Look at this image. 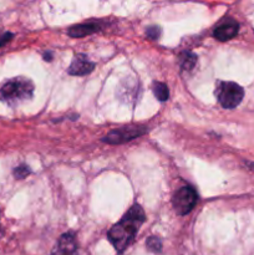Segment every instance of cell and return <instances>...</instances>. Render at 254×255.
Returning <instances> with one entry per match:
<instances>
[{
	"instance_id": "cell-1",
	"label": "cell",
	"mask_w": 254,
	"mask_h": 255,
	"mask_svg": "<svg viewBox=\"0 0 254 255\" xmlns=\"http://www.w3.org/2000/svg\"><path fill=\"white\" fill-rule=\"evenodd\" d=\"M144 219H146V216H144L143 209L138 204H134L122 217L121 221L110 229L107 237L119 253L126 251L129 244L133 242L139 227L144 223Z\"/></svg>"
},
{
	"instance_id": "cell-2",
	"label": "cell",
	"mask_w": 254,
	"mask_h": 255,
	"mask_svg": "<svg viewBox=\"0 0 254 255\" xmlns=\"http://www.w3.org/2000/svg\"><path fill=\"white\" fill-rule=\"evenodd\" d=\"M34 94V84L25 77H15L0 87V100L9 106H16L30 100Z\"/></svg>"
},
{
	"instance_id": "cell-3",
	"label": "cell",
	"mask_w": 254,
	"mask_h": 255,
	"mask_svg": "<svg viewBox=\"0 0 254 255\" xmlns=\"http://www.w3.org/2000/svg\"><path fill=\"white\" fill-rule=\"evenodd\" d=\"M216 96L224 109H236L244 97V90L236 82H218L216 87Z\"/></svg>"
},
{
	"instance_id": "cell-4",
	"label": "cell",
	"mask_w": 254,
	"mask_h": 255,
	"mask_svg": "<svg viewBox=\"0 0 254 255\" xmlns=\"http://www.w3.org/2000/svg\"><path fill=\"white\" fill-rule=\"evenodd\" d=\"M197 193L192 187H182L181 189L174 193L172 203H173L174 211L179 216L189 213L197 203Z\"/></svg>"
},
{
	"instance_id": "cell-5",
	"label": "cell",
	"mask_w": 254,
	"mask_h": 255,
	"mask_svg": "<svg viewBox=\"0 0 254 255\" xmlns=\"http://www.w3.org/2000/svg\"><path fill=\"white\" fill-rule=\"evenodd\" d=\"M146 131L147 129L144 127H128V128L115 129V131L110 132L106 137H104L102 141L111 144H120L142 136L143 133H146Z\"/></svg>"
},
{
	"instance_id": "cell-6",
	"label": "cell",
	"mask_w": 254,
	"mask_h": 255,
	"mask_svg": "<svg viewBox=\"0 0 254 255\" xmlns=\"http://www.w3.org/2000/svg\"><path fill=\"white\" fill-rule=\"evenodd\" d=\"M50 255H79L77 254V244L76 241H75L74 234H62Z\"/></svg>"
},
{
	"instance_id": "cell-7",
	"label": "cell",
	"mask_w": 254,
	"mask_h": 255,
	"mask_svg": "<svg viewBox=\"0 0 254 255\" xmlns=\"http://www.w3.org/2000/svg\"><path fill=\"white\" fill-rule=\"evenodd\" d=\"M239 24L233 19H227L214 29V37L219 41H227L238 34Z\"/></svg>"
},
{
	"instance_id": "cell-8",
	"label": "cell",
	"mask_w": 254,
	"mask_h": 255,
	"mask_svg": "<svg viewBox=\"0 0 254 255\" xmlns=\"http://www.w3.org/2000/svg\"><path fill=\"white\" fill-rule=\"evenodd\" d=\"M95 64L87 59L85 55L79 54L74 57L71 65L69 66V74L74 75V76H82V75H87L94 70Z\"/></svg>"
},
{
	"instance_id": "cell-9",
	"label": "cell",
	"mask_w": 254,
	"mask_h": 255,
	"mask_svg": "<svg viewBox=\"0 0 254 255\" xmlns=\"http://www.w3.org/2000/svg\"><path fill=\"white\" fill-rule=\"evenodd\" d=\"M99 30L100 26L96 22H87V24H80L70 27L69 35L72 37H82L86 36V35L92 34V32L99 31Z\"/></svg>"
},
{
	"instance_id": "cell-10",
	"label": "cell",
	"mask_w": 254,
	"mask_h": 255,
	"mask_svg": "<svg viewBox=\"0 0 254 255\" xmlns=\"http://www.w3.org/2000/svg\"><path fill=\"white\" fill-rule=\"evenodd\" d=\"M152 90H153V94L159 101H167L169 97V91H168V87L167 85H164L163 82H158V81H154L153 85H152Z\"/></svg>"
},
{
	"instance_id": "cell-11",
	"label": "cell",
	"mask_w": 254,
	"mask_h": 255,
	"mask_svg": "<svg viewBox=\"0 0 254 255\" xmlns=\"http://www.w3.org/2000/svg\"><path fill=\"white\" fill-rule=\"evenodd\" d=\"M196 62L197 56L189 51H184L183 54H181V56H179V64H181V67L183 70H186V71H189V70L193 69Z\"/></svg>"
},
{
	"instance_id": "cell-12",
	"label": "cell",
	"mask_w": 254,
	"mask_h": 255,
	"mask_svg": "<svg viewBox=\"0 0 254 255\" xmlns=\"http://www.w3.org/2000/svg\"><path fill=\"white\" fill-rule=\"evenodd\" d=\"M147 248L149 249L153 253H159L162 251V242L161 239L157 238V237H151L149 239H147Z\"/></svg>"
},
{
	"instance_id": "cell-13",
	"label": "cell",
	"mask_w": 254,
	"mask_h": 255,
	"mask_svg": "<svg viewBox=\"0 0 254 255\" xmlns=\"http://www.w3.org/2000/svg\"><path fill=\"white\" fill-rule=\"evenodd\" d=\"M29 173H30V168L27 166H25V164H21V166L16 167V168L14 169V176L16 177L17 179L25 178Z\"/></svg>"
},
{
	"instance_id": "cell-14",
	"label": "cell",
	"mask_w": 254,
	"mask_h": 255,
	"mask_svg": "<svg viewBox=\"0 0 254 255\" xmlns=\"http://www.w3.org/2000/svg\"><path fill=\"white\" fill-rule=\"evenodd\" d=\"M159 27L158 26H149L147 29L146 35L149 37L151 40H157L159 37Z\"/></svg>"
},
{
	"instance_id": "cell-15",
	"label": "cell",
	"mask_w": 254,
	"mask_h": 255,
	"mask_svg": "<svg viewBox=\"0 0 254 255\" xmlns=\"http://www.w3.org/2000/svg\"><path fill=\"white\" fill-rule=\"evenodd\" d=\"M11 36H12V34H10V32H6V34H4V36L0 37V46H1V45H4L5 42L9 41V39Z\"/></svg>"
},
{
	"instance_id": "cell-16",
	"label": "cell",
	"mask_w": 254,
	"mask_h": 255,
	"mask_svg": "<svg viewBox=\"0 0 254 255\" xmlns=\"http://www.w3.org/2000/svg\"><path fill=\"white\" fill-rule=\"evenodd\" d=\"M51 56H52V54L51 52H49V54H44V57H45V60H46V61H51Z\"/></svg>"
},
{
	"instance_id": "cell-17",
	"label": "cell",
	"mask_w": 254,
	"mask_h": 255,
	"mask_svg": "<svg viewBox=\"0 0 254 255\" xmlns=\"http://www.w3.org/2000/svg\"><path fill=\"white\" fill-rule=\"evenodd\" d=\"M1 234H2V232H1V227H0V237H1Z\"/></svg>"
}]
</instances>
